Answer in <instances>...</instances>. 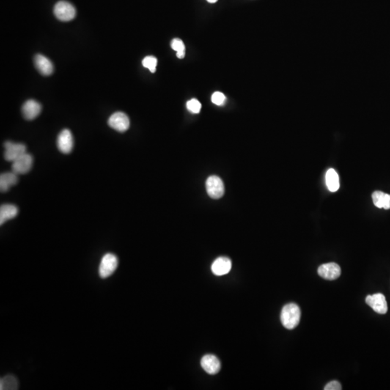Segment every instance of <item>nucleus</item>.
<instances>
[{"instance_id": "5701e85b", "label": "nucleus", "mask_w": 390, "mask_h": 390, "mask_svg": "<svg viewBox=\"0 0 390 390\" xmlns=\"http://www.w3.org/2000/svg\"><path fill=\"white\" fill-rule=\"evenodd\" d=\"M212 102L217 106H223L226 103V98L221 92H215L212 95Z\"/></svg>"}, {"instance_id": "7ed1b4c3", "label": "nucleus", "mask_w": 390, "mask_h": 390, "mask_svg": "<svg viewBox=\"0 0 390 390\" xmlns=\"http://www.w3.org/2000/svg\"><path fill=\"white\" fill-rule=\"evenodd\" d=\"M55 16L62 21H70L76 15L75 7L68 1H60L56 3L53 9Z\"/></svg>"}, {"instance_id": "6ab92c4d", "label": "nucleus", "mask_w": 390, "mask_h": 390, "mask_svg": "<svg viewBox=\"0 0 390 390\" xmlns=\"http://www.w3.org/2000/svg\"><path fill=\"white\" fill-rule=\"evenodd\" d=\"M18 381L13 375H7L0 380V390H17L18 389Z\"/></svg>"}, {"instance_id": "423d86ee", "label": "nucleus", "mask_w": 390, "mask_h": 390, "mask_svg": "<svg viewBox=\"0 0 390 390\" xmlns=\"http://www.w3.org/2000/svg\"><path fill=\"white\" fill-rule=\"evenodd\" d=\"M366 303L372 307L373 310L380 314L388 312V306L386 298L382 293H375L366 296Z\"/></svg>"}, {"instance_id": "a211bd4d", "label": "nucleus", "mask_w": 390, "mask_h": 390, "mask_svg": "<svg viewBox=\"0 0 390 390\" xmlns=\"http://www.w3.org/2000/svg\"><path fill=\"white\" fill-rule=\"evenodd\" d=\"M326 184L328 190L332 193H335L339 190V176L334 169H329L327 172Z\"/></svg>"}, {"instance_id": "9d476101", "label": "nucleus", "mask_w": 390, "mask_h": 390, "mask_svg": "<svg viewBox=\"0 0 390 390\" xmlns=\"http://www.w3.org/2000/svg\"><path fill=\"white\" fill-rule=\"evenodd\" d=\"M57 147L62 153L68 154L73 148V137L69 130H62L57 138Z\"/></svg>"}, {"instance_id": "f257e3e1", "label": "nucleus", "mask_w": 390, "mask_h": 390, "mask_svg": "<svg viewBox=\"0 0 390 390\" xmlns=\"http://www.w3.org/2000/svg\"><path fill=\"white\" fill-rule=\"evenodd\" d=\"M301 319V309L294 303H288L283 308L281 320L284 328L292 330L296 328Z\"/></svg>"}, {"instance_id": "2eb2a0df", "label": "nucleus", "mask_w": 390, "mask_h": 390, "mask_svg": "<svg viewBox=\"0 0 390 390\" xmlns=\"http://www.w3.org/2000/svg\"><path fill=\"white\" fill-rule=\"evenodd\" d=\"M18 174L15 172H6L0 176V190L1 193L8 191L11 187L18 183Z\"/></svg>"}, {"instance_id": "4468645a", "label": "nucleus", "mask_w": 390, "mask_h": 390, "mask_svg": "<svg viewBox=\"0 0 390 390\" xmlns=\"http://www.w3.org/2000/svg\"><path fill=\"white\" fill-rule=\"evenodd\" d=\"M34 63L37 70L43 75H50L53 72V66L51 61L44 55L37 54L34 58Z\"/></svg>"}, {"instance_id": "b1692460", "label": "nucleus", "mask_w": 390, "mask_h": 390, "mask_svg": "<svg viewBox=\"0 0 390 390\" xmlns=\"http://www.w3.org/2000/svg\"><path fill=\"white\" fill-rule=\"evenodd\" d=\"M325 390H341L342 387H341V383L338 381H332L327 384L326 386L324 388Z\"/></svg>"}, {"instance_id": "1a4fd4ad", "label": "nucleus", "mask_w": 390, "mask_h": 390, "mask_svg": "<svg viewBox=\"0 0 390 390\" xmlns=\"http://www.w3.org/2000/svg\"><path fill=\"white\" fill-rule=\"evenodd\" d=\"M318 274L324 279L334 281L341 276V268L337 263H335V262L323 264L319 267Z\"/></svg>"}, {"instance_id": "9b49d317", "label": "nucleus", "mask_w": 390, "mask_h": 390, "mask_svg": "<svg viewBox=\"0 0 390 390\" xmlns=\"http://www.w3.org/2000/svg\"><path fill=\"white\" fill-rule=\"evenodd\" d=\"M201 366L204 372L210 375H215L221 370V362L214 355H205L201 360Z\"/></svg>"}, {"instance_id": "20e7f679", "label": "nucleus", "mask_w": 390, "mask_h": 390, "mask_svg": "<svg viewBox=\"0 0 390 390\" xmlns=\"http://www.w3.org/2000/svg\"><path fill=\"white\" fill-rule=\"evenodd\" d=\"M207 194L213 199H219L224 195V184L221 178L211 176L206 181Z\"/></svg>"}, {"instance_id": "39448f33", "label": "nucleus", "mask_w": 390, "mask_h": 390, "mask_svg": "<svg viewBox=\"0 0 390 390\" xmlns=\"http://www.w3.org/2000/svg\"><path fill=\"white\" fill-rule=\"evenodd\" d=\"M4 157L6 160L9 162L15 161L19 157L26 152V146L22 143H14L7 141L4 145Z\"/></svg>"}, {"instance_id": "412c9836", "label": "nucleus", "mask_w": 390, "mask_h": 390, "mask_svg": "<svg viewBox=\"0 0 390 390\" xmlns=\"http://www.w3.org/2000/svg\"><path fill=\"white\" fill-rule=\"evenodd\" d=\"M157 64H158V60L153 56H146L143 60V67L148 69L152 73H154L156 70Z\"/></svg>"}, {"instance_id": "6e6552de", "label": "nucleus", "mask_w": 390, "mask_h": 390, "mask_svg": "<svg viewBox=\"0 0 390 390\" xmlns=\"http://www.w3.org/2000/svg\"><path fill=\"white\" fill-rule=\"evenodd\" d=\"M33 166V157L31 154H23L18 159L12 162V169L18 175L26 174L31 171Z\"/></svg>"}, {"instance_id": "aec40b11", "label": "nucleus", "mask_w": 390, "mask_h": 390, "mask_svg": "<svg viewBox=\"0 0 390 390\" xmlns=\"http://www.w3.org/2000/svg\"><path fill=\"white\" fill-rule=\"evenodd\" d=\"M171 47L174 51H177V56L179 59L185 58L186 48H185V44L181 39H178V38L173 39L171 42Z\"/></svg>"}, {"instance_id": "0eeeda50", "label": "nucleus", "mask_w": 390, "mask_h": 390, "mask_svg": "<svg viewBox=\"0 0 390 390\" xmlns=\"http://www.w3.org/2000/svg\"><path fill=\"white\" fill-rule=\"evenodd\" d=\"M108 124L116 131L124 133L130 127V122L127 114L123 112H116L110 116Z\"/></svg>"}, {"instance_id": "f3484780", "label": "nucleus", "mask_w": 390, "mask_h": 390, "mask_svg": "<svg viewBox=\"0 0 390 390\" xmlns=\"http://www.w3.org/2000/svg\"><path fill=\"white\" fill-rule=\"evenodd\" d=\"M372 199L376 207L390 210V195L386 194L381 191H375L372 194Z\"/></svg>"}, {"instance_id": "ddd939ff", "label": "nucleus", "mask_w": 390, "mask_h": 390, "mask_svg": "<svg viewBox=\"0 0 390 390\" xmlns=\"http://www.w3.org/2000/svg\"><path fill=\"white\" fill-rule=\"evenodd\" d=\"M232 263L230 259L227 257H219L214 261L211 266L213 274L222 276L228 274L231 271Z\"/></svg>"}, {"instance_id": "393cba45", "label": "nucleus", "mask_w": 390, "mask_h": 390, "mask_svg": "<svg viewBox=\"0 0 390 390\" xmlns=\"http://www.w3.org/2000/svg\"><path fill=\"white\" fill-rule=\"evenodd\" d=\"M207 1H208L209 3H213H213L217 2L218 0H207Z\"/></svg>"}, {"instance_id": "dca6fc26", "label": "nucleus", "mask_w": 390, "mask_h": 390, "mask_svg": "<svg viewBox=\"0 0 390 390\" xmlns=\"http://www.w3.org/2000/svg\"><path fill=\"white\" fill-rule=\"evenodd\" d=\"M18 213V207L13 204H2L0 207V225L16 217Z\"/></svg>"}, {"instance_id": "4be33fe9", "label": "nucleus", "mask_w": 390, "mask_h": 390, "mask_svg": "<svg viewBox=\"0 0 390 390\" xmlns=\"http://www.w3.org/2000/svg\"><path fill=\"white\" fill-rule=\"evenodd\" d=\"M187 108L190 112L193 113V114H198L201 111L202 105L199 100L193 98L187 102Z\"/></svg>"}, {"instance_id": "f03ea898", "label": "nucleus", "mask_w": 390, "mask_h": 390, "mask_svg": "<svg viewBox=\"0 0 390 390\" xmlns=\"http://www.w3.org/2000/svg\"><path fill=\"white\" fill-rule=\"evenodd\" d=\"M118 267V258L114 254L108 253L102 258L99 266L100 278H107L115 272Z\"/></svg>"}, {"instance_id": "f8f14e48", "label": "nucleus", "mask_w": 390, "mask_h": 390, "mask_svg": "<svg viewBox=\"0 0 390 390\" xmlns=\"http://www.w3.org/2000/svg\"><path fill=\"white\" fill-rule=\"evenodd\" d=\"M42 106L34 100H27L22 107V113L27 120H33L40 114Z\"/></svg>"}]
</instances>
